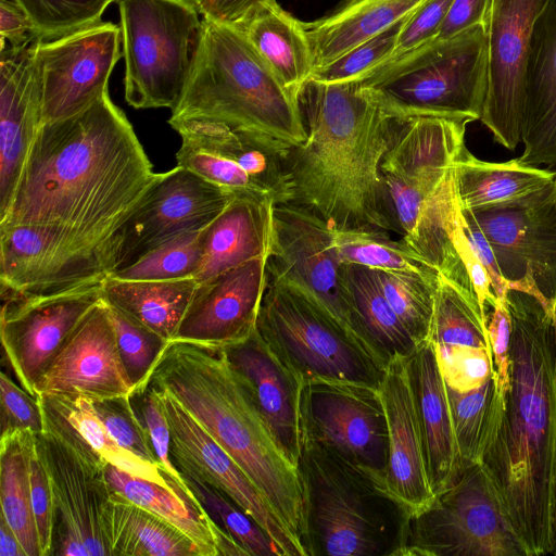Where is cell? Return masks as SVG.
I'll return each instance as SVG.
<instances>
[{
	"label": "cell",
	"instance_id": "obj_1",
	"mask_svg": "<svg viewBox=\"0 0 556 556\" xmlns=\"http://www.w3.org/2000/svg\"><path fill=\"white\" fill-rule=\"evenodd\" d=\"M157 175L106 91L79 113L41 125L0 225L59 228L112 274L119 231Z\"/></svg>",
	"mask_w": 556,
	"mask_h": 556
},
{
	"label": "cell",
	"instance_id": "obj_2",
	"mask_svg": "<svg viewBox=\"0 0 556 556\" xmlns=\"http://www.w3.org/2000/svg\"><path fill=\"white\" fill-rule=\"evenodd\" d=\"M508 387L493 402L479 463L529 556L549 554V484L556 437V318L509 289Z\"/></svg>",
	"mask_w": 556,
	"mask_h": 556
},
{
	"label": "cell",
	"instance_id": "obj_3",
	"mask_svg": "<svg viewBox=\"0 0 556 556\" xmlns=\"http://www.w3.org/2000/svg\"><path fill=\"white\" fill-rule=\"evenodd\" d=\"M298 102L306 139L289 150L290 202L337 231H394L380 165L405 116L358 80L308 78Z\"/></svg>",
	"mask_w": 556,
	"mask_h": 556
},
{
	"label": "cell",
	"instance_id": "obj_4",
	"mask_svg": "<svg viewBox=\"0 0 556 556\" xmlns=\"http://www.w3.org/2000/svg\"><path fill=\"white\" fill-rule=\"evenodd\" d=\"M147 386L165 391L182 405L301 541L303 497L298 468L279 448L224 350L168 341L143 389Z\"/></svg>",
	"mask_w": 556,
	"mask_h": 556
},
{
	"label": "cell",
	"instance_id": "obj_5",
	"mask_svg": "<svg viewBox=\"0 0 556 556\" xmlns=\"http://www.w3.org/2000/svg\"><path fill=\"white\" fill-rule=\"evenodd\" d=\"M201 43L169 119H201L295 146L306 139L298 98L237 28L202 20Z\"/></svg>",
	"mask_w": 556,
	"mask_h": 556
},
{
	"label": "cell",
	"instance_id": "obj_6",
	"mask_svg": "<svg viewBox=\"0 0 556 556\" xmlns=\"http://www.w3.org/2000/svg\"><path fill=\"white\" fill-rule=\"evenodd\" d=\"M296 468L306 556H402L410 514L384 484L305 440Z\"/></svg>",
	"mask_w": 556,
	"mask_h": 556
},
{
	"label": "cell",
	"instance_id": "obj_7",
	"mask_svg": "<svg viewBox=\"0 0 556 556\" xmlns=\"http://www.w3.org/2000/svg\"><path fill=\"white\" fill-rule=\"evenodd\" d=\"M380 103L403 116H482L488 91L486 28L477 25L432 39L358 79Z\"/></svg>",
	"mask_w": 556,
	"mask_h": 556
},
{
	"label": "cell",
	"instance_id": "obj_8",
	"mask_svg": "<svg viewBox=\"0 0 556 556\" xmlns=\"http://www.w3.org/2000/svg\"><path fill=\"white\" fill-rule=\"evenodd\" d=\"M256 328L303 387L380 388L386 368L362 342L301 290L269 274Z\"/></svg>",
	"mask_w": 556,
	"mask_h": 556
},
{
	"label": "cell",
	"instance_id": "obj_9",
	"mask_svg": "<svg viewBox=\"0 0 556 556\" xmlns=\"http://www.w3.org/2000/svg\"><path fill=\"white\" fill-rule=\"evenodd\" d=\"M125 100L135 109L173 110L185 89L203 34L189 0H116Z\"/></svg>",
	"mask_w": 556,
	"mask_h": 556
},
{
	"label": "cell",
	"instance_id": "obj_10",
	"mask_svg": "<svg viewBox=\"0 0 556 556\" xmlns=\"http://www.w3.org/2000/svg\"><path fill=\"white\" fill-rule=\"evenodd\" d=\"M43 429L36 446L55 514L53 555L109 556L102 509L110 497L105 462L49 402L38 397Z\"/></svg>",
	"mask_w": 556,
	"mask_h": 556
},
{
	"label": "cell",
	"instance_id": "obj_11",
	"mask_svg": "<svg viewBox=\"0 0 556 556\" xmlns=\"http://www.w3.org/2000/svg\"><path fill=\"white\" fill-rule=\"evenodd\" d=\"M402 556H529L480 463L408 517Z\"/></svg>",
	"mask_w": 556,
	"mask_h": 556
},
{
	"label": "cell",
	"instance_id": "obj_12",
	"mask_svg": "<svg viewBox=\"0 0 556 556\" xmlns=\"http://www.w3.org/2000/svg\"><path fill=\"white\" fill-rule=\"evenodd\" d=\"M469 212L485 235L508 289L533 294L556 318L554 181L516 201Z\"/></svg>",
	"mask_w": 556,
	"mask_h": 556
},
{
	"label": "cell",
	"instance_id": "obj_13",
	"mask_svg": "<svg viewBox=\"0 0 556 556\" xmlns=\"http://www.w3.org/2000/svg\"><path fill=\"white\" fill-rule=\"evenodd\" d=\"M300 418L302 440L386 485L389 429L379 389L340 383L304 386Z\"/></svg>",
	"mask_w": 556,
	"mask_h": 556
},
{
	"label": "cell",
	"instance_id": "obj_14",
	"mask_svg": "<svg viewBox=\"0 0 556 556\" xmlns=\"http://www.w3.org/2000/svg\"><path fill=\"white\" fill-rule=\"evenodd\" d=\"M103 280L56 292L2 296L0 338L20 386H35L84 317L103 300ZM37 397V396H36Z\"/></svg>",
	"mask_w": 556,
	"mask_h": 556
},
{
	"label": "cell",
	"instance_id": "obj_15",
	"mask_svg": "<svg viewBox=\"0 0 556 556\" xmlns=\"http://www.w3.org/2000/svg\"><path fill=\"white\" fill-rule=\"evenodd\" d=\"M181 142L202 150L198 169L206 180L233 191L290 202L291 144L274 137L201 119H168Z\"/></svg>",
	"mask_w": 556,
	"mask_h": 556
},
{
	"label": "cell",
	"instance_id": "obj_16",
	"mask_svg": "<svg viewBox=\"0 0 556 556\" xmlns=\"http://www.w3.org/2000/svg\"><path fill=\"white\" fill-rule=\"evenodd\" d=\"M119 25L99 22L37 47L42 92V124L73 116L108 91L123 56Z\"/></svg>",
	"mask_w": 556,
	"mask_h": 556
},
{
	"label": "cell",
	"instance_id": "obj_17",
	"mask_svg": "<svg viewBox=\"0 0 556 556\" xmlns=\"http://www.w3.org/2000/svg\"><path fill=\"white\" fill-rule=\"evenodd\" d=\"M156 392L169 425L172 459L180 473L218 490L239 505L266 531L281 556H306L300 539L231 456L176 399L165 391Z\"/></svg>",
	"mask_w": 556,
	"mask_h": 556
},
{
	"label": "cell",
	"instance_id": "obj_18",
	"mask_svg": "<svg viewBox=\"0 0 556 556\" xmlns=\"http://www.w3.org/2000/svg\"><path fill=\"white\" fill-rule=\"evenodd\" d=\"M236 194L179 165L159 173L119 231L115 270L169 238L204 229Z\"/></svg>",
	"mask_w": 556,
	"mask_h": 556
},
{
	"label": "cell",
	"instance_id": "obj_19",
	"mask_svg": "<svg viewBox=\"0 0 556 556\" xmlns=\"http://www.w3.org/2000/svg\"><path fill=\"white\" fill-rule=\"evenodd\" d=\"M548 0H492L486 24L489 81L480 121L515 150L521 139L525 71L532 33Z\"/></svg>",
	"mask_w": 556,
	"mask_h": 556
},
{
	"label": "cell",
	"instance_id": "obj_20",
	"mask_svg": "<svg viewBox=\"0 0 556 556\" xmlns=\"http://www.w3.org/2000/svg\"><path fill=\"white\" fill-rule=\"evenodd\" d=\"M109 275L97 253L59 228L0 225L1 295L56 292Z\"/></svg>",
	"mask_w": 556,
	"mask_h": 556
},
{
	"label": "cell",
	"instance_id": "obj_21",
	"mask_svg": "<svg viewBox=\"0 0 556 556\" xmlns=\"http://www.w3.org/2000/svg\"><path fill=\"white\" fill-rule=\"evenodd\" d=\"M340 266L334 229L291 202L274 205L268 274L301 290L356 338L341 295Z\"/></svg>",
	"mask_w": 556,
	"mask_h": 556
},
{
	"label": "cell",
	"instance_id": "obj_22",
	"mask_svg": "<svg viewBox=\"0 0 556 556\" xmlns=\"http://www.w3.org/2000/svg\"><path fill=\"white\" fill-rule=\"evenodd\" d=\"M132 391L104 300L78 324L35 386L37 397L92 402L131 396Z\"/></svg>",
	"mask_w": 556,
	"mask_h": 556
},
{
	"label": "cell",
	"instance_id": "obj_23",
	"mask_svg": "<svg viewBox=\"0 0 556 556\" xmlns=\"http://www.w3.org/2000/svg\"><path fill=\"white\" fill-rule=\"evenodd\" d=\"M383 180L394 231L440 275L476 298L453 241L462 210L453 168L442 182L433 187L414 185L389 175H383Z\"/></svg>",
	"mask_w": 556,
	"mask_h": 556
},
{
	"label": "cell",
	"instance_id": "obj_24",
	"mask_svg": "<svg viewBox=\"0 0 556 556\" xmlns=\"http://www.w3.org/2000/svg\"><path fill=\"white\" fill-rule=\"evenodd\" d=\"M267 261L253 258L198 282L173 340L224 349L250 338L267 287Z\"/></svg>",
	"mask_w": 556,
	"mask_h": 556
},
{
	"label": "cell",
	"instance_id": "obj_25",
	"mask_svg": "<svg viewBox=\"0 0 556 556\" xmlns=\"http://www.w3.org/2000/svg\"><path fill=\"white\" fill-rule=\"evenodd\" d=\"M39 38L0 50V218L7 213L33 142L42 125L37 65Z\"/></svg>",
	"mask_w": 556,
	"mask_h": 556
},
{
	"label": "cell",
	"instance_id": "obj_26",
	"mask_svg": "<svg viewBox=\"0 0 556 556\" xmlns=\"http://www.w3.org/2000/svg\"><path fill=\"white\" fill-rule=\"evenodd\" d=\"M223 350L242 378L279 448L296 466L302 448V383L262 338L257 328L245 341Z\"/></svg>",
	"mask_w": 556,
	"mask_h": 556
},
{
	"label": "cell",
	"instance_id": "obj_27",
	"mask_svg": "<svg viewBox=\"0 0 556 556\" xmlns=\"http://www.w3.org/2000/svg\"><path fill=\"white\" fill-rule=\"evenodd\" d=\"M406 359H395L386 367L379 391L389 429L386 485L412 515L428 506L434 494L427 475Z\"/></svg>",
	"mask_w": 556,
	"mask_h": 556
},
{
	"label": "cell",
	"instance_id": "obj_28",
	"mask_svg": "<svg viewBox=\"0 0 556 556\" xmlns=\"http://www.w3.org/2000/svg\"><path fill=\"white\" fill-rule=\"evenodd\" d=\"M520 141V163L556 170V0H548L532 33Z\"/></svg>",
	"mask_w": 556,
	"mask_h": 556
},
{
	"label": "cell",
	"instance_id": "obj_29",
	"mask_svg": "<svg viewBox=\"0 0 556 556\" xmlns=\"http://www.w3.org/2000/svg\"><path fill=\"white\" fill-rule=\"evenodd\" d=\"M427 475L434 496L453 485L463 467L455 438L446 387L437 351L428 340L406 359Z\"/></svg>",
	"mask_w": 556,
	"mask_h": 556
},
{
	"label": "cell",
	"instance_id": "obj_30",
	"mask_svg": "<svg viewBox=\"0 0 556 556\" xmlns=\"http://www.w3.org/2000/svg\"><path fill=\"white\" fill-rule=\"evenodd\" d=\"M468 123L434 115L405 116L381 162V173L414 185L440 184L466 148Z\"/></svg>",
	"mask_w": 556,
	"mask_h": 556
},
{
	"label": "cell",
	"instance_id": "obj_31",
	"mask_svg": "<svg viewBox=\"0 0 556 556\" xmlns=\"http://www.w3.org/2000/svg\"><path fill=\"white\" fill-rule=\"evenodd\" d=\"M274 205L269 200L237 193L202 230L203 261L194 279L204 281L253 258L269 256Z\"/></svg>",
	"mask_w": 556,
	"mask_h": 556
},
{
	"label": "cell",
	"instance_id": "obj_32",
	"mask_svg": "<svg viewBox=\"0 0 556 556\" xmlns=\"http://www.w3.org/2000/svg\"><path fill=\"white\" fill-rule=\"evenodd\" d=\"M110 491L163 518L186 534L201 556H248L247 552L207 514L193 493H174L155 482L134 477L106 463Z\"/></svg>",
	"mask_w": 556,
	"mask_h": 556
},
{
	"label": "cell",
	"instance_id": "obj_33",
	"mask_svg": "<svg viewBox=\"0 0 556 556\" xmlns=\"http://www.w3.org/2000/svg\"><path fill=\"white\" fill-rule=\"evenodd\" d=\"M339 281L354 334L384 368L416 351L419 344L387 301L372 269L341 263Z\"/></svg>",
	"mask_w": 556,
	"mask_h": 556
},
{
	"label": "cell",
	"instance_id": "obj_34",
	"mask_svg": "<svg viewBox=\"0 0 556 556\" xmlns=\"http://www.w3.org/2000/svg\"><path fill=\"white\" fill-rule=\"evenodd\" d=\"M429 0H344L332 13L303 22L313 68L332 62L356 46L404 21Z\"/></svg>",
	"mask_w": 556,
	"mask_h": 556
},
{
	"label": "cell",
	"instance_id": "obj_35",
	"mask_svg": "<svg viewBox=\"0 0 556 556\" xmlns=\"http://www.w3.org/2000/svg\"><path fill=\"white\" fill-rule=\"evenodd\" d=\"M102 509V532L109 556H201L176 527L110 491Z\"/></svg>",
	"mask_w": 556,
	"mask_h": 556
},
{
	"label": "cell",
	"instance_id": "obj_36",
	"mask_svg": "<svg viewBox=\"0 0 556 556\" xmlns=\"http://www.w3.org/2000/svg\"><path fill=\"white\" fill-rule=\"evenodd\" d=\"M556 172L525 165L513 159L493 163L479 160L467 148L453 165L457 198L463 210L477 211L525 198L555 180Z\"/></svg>",
	"mask_w": 556,
	"mask_h": 556
},
{
	"label": "cell",
	"instance_id": "obj_37",
	"mask_svg": "<svg viewBox=\"0 0 556 556\" xmlns=\"http://www.w3.org/2000/svg\"><path fill=\"white\" fill-rule=\"evenodd\" d=\"M283 86L296 98L313 71L303 21L278 2L260 11L240 29Z\"/></svg>",
	"mask_w": 556,
	"mask_h": 556
},
{
	"label": "cell",
	"instance_id": "obj_38",
	"mask_svg": "<svg viewBox=\"0 0 556 556\" xmlns=\"http://www.w3.org/2000/svg\"><path fill=\"white\" fill-rule=\"evenodd\" d=\"M194 278L125 280L109 275L103 300L157 333L173 340L198 286Z\"/></svg>",
	"mask_w": 556,
	"mask_h": 556
},
{
	"label": "cell",
	"instance_id": "obj_39",
	"mask_svg": "<svg viewBox=\"0 0 556 556\" xmlns=\"http://www.w3.org/2000/svg\"><path fill=\"white\" fill-rule=\"evenodd\" d=\"M37 434L29 430L1 434V515L18 538L27 556H40L31 507L28 450Z\"/></svg>",
	"mask_w": 556,
	"mask_h": 556
},
{
	"label": "cell",
	"instance_id": "obj_40",
	"mask_svg": "<svg viewBox=\"0 0 556 556\" xmlns=\"http://www.w3.org/2000/svg\"><path fill=\"white\" fill-rule=\"evenodd\" d=\"M42 399L65 417L105 463L179 493L180 486L165 476L160 465L140 458L116 442L98 416L92 401L85 396Z\"/></svg>",
	"mask_w": 556,
	"mask_h": 556
},
{
	"label": "cell",
	"instance_id": "obj_41",
	"mask_svg": "<svg viewBox=\"0 0 556 556\" xmlns=\"http://www.w3.org/2000/svg\"><path fill=\"white\" fill-rule=\"evenodd\" d=\"M429 340L437 349L491 352L486 320L477 299L440 274Z\"/></svg>",
	"mask_w": 556,
	"mask_h": 556
},
{
	"label": "cell",
	"instance_id": "obj_42",
	"mask_svg": "<svg viewBox=\"0 0 556 556\" xmlns=\"http://www.w3.org/2000/svg\"><path fill=\"white\" fill-rule=\"evenodd\" d=\"M372 270L387 301L416 342L428 341L439 271Z\"/></svg>",
	"mask_w": 556,
	"mask_h": 556
},
{
	"label": "cell",
	"instance_id": "obj_43",
	"mask_svg": "<svg viewBox=\"0 0 556 556\" xmlns=\"http://www.w3.org/2000/svg\"><path fill=\"white\" fill-rule=\"evenodd\" d=\"M334 244L341 263L382 270L438 271L402 239L392 240L386 230H334Z\"/></svg>",
	"mask_w": 556,
	"mask_h": 556
},
{
	"label": "cell",
	"instance_id": "obj_44",
	"mask_svg": "<svg viewBox=\"0 0 556 556\" xmlns=\"http://www.w3.org/2000/svg\"><path fill=\"white\" fill-rule=\"evenodd\" d=\"M202 230L169 238L111 275L125 280L194 278L203 261Z\"/></svg>",
	"mask_w": 556,
	"mask_h": 556
},
{
	"label": "cell",
	"instance_id": "obj_45",
	"mask_svg": "<svg viewBox=\"0 0 556 556\" xmlns=\"http://www.w3.org/2000/svg\"><path fill=\"white\" fill-rule=\"evenodd\" d=\"M446 393L464 471L479 463L493 402L497 393L494 374L477 388L457 391L446 387Z\"/></svg>",
	"mask_w": 556,
	"mask_h": 556
},
{
	"label": "cell",
	"instance_id": "obj_46",
	"mask_svg": "<svg viewBox=\"0 0 556 556\" xmlns=\"http://www.w3.org/2000/svg\"><path fill=\"white\" fill-rule=\"evenodd\" d=\"M182 477L211 518L247 552L248 556H281L266 531L239 505L218 490L184 475Z\"/></svg>",
	"mask_w": 556,
	"mask_h": 556
},
{
	"label": "cell",
	"instance_id": "obj_47",
	"mask_svg": "<svg viewBox=\"0 0 556 556\" xmlns=\"http://www.w3.org/2000/svg\"><path fill=\"white\" fill-rule=\"evenodd\" d=\"M108 307L115 329L119 356L132 384L134 394L146 386L167 341L118 308L110 304Z\"/></svg>",
	"mask_w": 556,
	"mask_h": 556
},
{
	"label": "cell",
	"instance_id": "obj_48",
	"mask_svg": "<svg viewBox=\"0 0 556 556\" xmlns=\"http://www.w3.org/2000/svg\"><path fill=\"white\" fill-rule=\"evenodd\" d=\"M31 18L39 36L51 40L101 22L116 0H13Z\"/></svg>",
	"mask_w": 556,
	"mask_h": 556
},
{
	"label": "cell",
	"instance_id": "obj_49",
	"mask_svg": "<svg viewBox=\"0 0 556 556\" xmlns=\"http://www.w3.org/2000/svg\"><path fill=\"white\" fill-rule=\"evenodd\" d=\"M402 23L391 26L332 62L313 68L309 78L321 83L361 79L391 58Z\"/></svg>",
	"mask_w": 556,
	"mask_h": 556
},
{
	"label": "cell",
	"instance_id": "obj_50",
	"mask_svg": "<svg viewBox=\"0 0 556 556\" xmlns=\"http://www.w3.org/2000/svg\"><path fill=\"white\" fill-rule=\"evenodd\" d=\"M96 412L116 442L140 458L157 464L148 430L131 396L93 402Z\"/></svg>",
	"mask_w": 556,
	"mask_h": 556
},
{
	"label": "cell",
	"instance_id": "obj_51",
	"mask_svg": "<svg viewBox=\"0 0 556 556\" xmlns=\"http://www.w3.org/2000/svg\"><path fill=\"white\" fill-rule=\"evenodd\" d=\"M132 396L139 402L138 414L148 430L161 470L186 492L192 493L182 475L173 463L169 425L156 390L151 386H147L141 391L132 394Z\"/></svg>",
	"mask_w": 556,
	"mask_h": 556
},
{
	"label": "cell",
	"instance_id": "obj_52",
	"mask_svg": "<svg viewBox=\"0 0 556 556\" xmlns=\"http://www.w3.org/2000/svg\"><path fill=\"white\" fill-rule=\"evenodd\" d=\"M435 351L445 386L454 390L477 388L494 374L492 353L489 351L437 348Z\"/></svg>",
	"mask_w": 556,
	"mask_h": 556
},
{
	"label": "cell",
	"instance_id": "obj_53",
	"mask_svg": "<svg viewBox=\"0 0 556 556\" xmlns=\"http://www.w3.org/2000/svg\"><path fill=\"white\" fill-rule=\"evenodd\" d=\"M1 426L3 433L29 430L42 432V408L38 397L17 386L4 371L0 372Z\"/></svg>",
	"mask_w": 556,
	"mask_h": 556
},
{
	"label": "cell",
	"instance_id": "obj_54",
	"mask_svg": "<svg viewBox=\"0 0 556 556\" xmlns=\"http://www.w3.org/2000/svg\"><path fill=\"white\" fill-rule=\"evenodd\" d=\"M31 507L36 521L40 556L52 555L55 514L48 477L36 446V437L28 450Z\"/></svg>",
	"mask_w": 556,
	"mask_h": 556
},
{
	"label": "cell",
	"instance_id": "obj_55",
	"mask_svg": "<svg viewBox=\"0 0 556 556\" xmlns=\"http://www.w3.org/2000/svg\"><path fill=\"white\" fill-rule=\"evenodd\" d=\"M452 2L453 0H429L405 18L397 35L393 53L386 62L395 60L434 39Z\"/></svg>",
	"mask_w": 556,
	"mask_h": 556
},
{
	"label": "cell",
	"instance_id": "obj_56",
	"mask_svg": "<svg viewBox=\"0 0 556 556\" xmlns=\"http://www.w3.org/2000/svg\"><path fill=\"white\" fill-rule=\"evenodd\" d=\"M486 329L493 359V371L497 393L502 395L508 387L509 346L511 320L506 298L496 302L486 315Z\"/></svg>",
	"mask_w": 556,
	"mask_h": 556
},
{
	"label": "cell",
	"instance_id": "obj_57",
	"mask_svg": "<svg viewBox=\"0 0 556 556\" xmlns=\"http://www.w3.org/2000/svg\"><path fill=\"white\" fill-rule=\"evenodd\" d=\"M202 18L242 29L260 11L276 0H189Z\"/></svg>",
	"mask_w": 556,
	"mask_h": 556
},
{
	"label": "cell",
	"instance_id": "obj_58",
	"mask_svg": "<svg viewBox=\"0 0 556 556\" xmlns=\"http://www.w3.org/2000/svg\"><path fill=\"white\" fill-rule=\"evenodd\" d=\"M0 50L28 46L41 38L28 14L11 0H0Z\"/></svg>",
	"mask_w": 556,
	"mask_h": 556
},
{
	"label": "cell",
	"instance_id": "obj_59",
	"mask_svg": "<svg viewBox=\"0 0 556 556\" xmlns=\"http://www.w3.org/2000/svg\"><path fill=\"white\" fill-rule=\"evenodd\" d=\"M492 0H453L437 39L453 37L477 25L485 26Z\"/></svg>",
	"mask_w": 556,
	"mask_h": 556
},
{
	"label": "cell",
	"instance_id": "obj_60",
	"mask_svg": "<svg viewBox=\"0 0 556 556\" xmlns=\"http://www.w3.org/2000/svg\"><path fill=\"white\" fill-rule=\"evenodd\" d=\"M462 211H463L464 227H465L467 237L471 243V247H472L477 257L479 258L481 264L484 266V268L490 277L492 289H493L495 296L496 298H506L507 291L509 289L501 275L494 252H493L485 235L483 233V231L481 230V228L479 227V225L472 217L471 213L469 211H466L463 208H462Z\"/></svg>",
	"mask_w": 556,
	"mask_h": 556
},
{
	"label": "cell",
	"instance_id": "obj_61",
	"mask_svg": "<svg viewBox=\"0 0 556 556\" xmlns=\"http://www.w3.org/2000/svg\"><path fill=\"white\" fill-rule=\"evenodd\" d=\"M549 554L556 556V437L554 442L551 484H549Z\"/></svg>",
	"mask_w": 556,
	"mask_h": 556
},
{
	"label": "cell",
	"instance_id": "obj_62",
	"mask_svg": "<svg viewBox=\"0 0 556 556\" xmlns=\"http://www.w3.org/2000/svg\"><path fill=\"white\" fill-rule=\"evenodd\" d=\"M0 556H27L18 538L0 514Z\"/></svg>",
	"mask_w": 556,
	"mask_h": 556
},
{
	"label": "cell",
	"instance_id": "obj_63",
	"mask_svg": "<svg viewBox=\"0 0 556 556\" xmlns=\"http://www.w3.org/2000/svg\"><path fill=\"white\" fill-rule=\"evenodd\" d=\"M556 172V170H555ZM554 184H555V187H556V176H555V180H554Z\"/></svg>",
	"mask_w": 556,
	"mask_h": 556
}]
</instances>
